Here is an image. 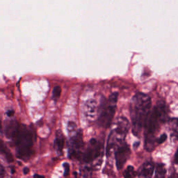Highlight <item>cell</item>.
Wrapping results in <instances>:
<instances>
[{
  "label": "cell",
  "mask_w": 178,
  "mask_h": 178,
  "mask_svg": "<svg viewBox=\"0 0 178 178\" xmlns=\"http://www.w3.org/2000/svg\"><path fill=\"white\" fill-rule=\"evenodd\" d=\"M168 120V109L163 102H160L151 111L145 125V148L152 152L155 148L157 141L155 134L160 125Z\"/></svg>",
  "instance_id": "obj_1"
},
{
  "label": "cell",
  "mask_w": 178,
  "mask_h": 178,
  "mask_svg": "<svg viewBox=\"0 0 178 178\" xmlns=\"http://www.w3.org/2000/svg\"><path fill=\"white\" fill-rule=\"evenodd\" d=\"M151 100L147 95L137 93L133 97L130 104V114L132 122V132L139 136L150 114Z\"/></svg>",
  "instance_id": "obj_2"
},
{
  "label": "cell",
  "mask_w": 178,
  "mask_h": 178,
  "mask_svg": "<svg viewBox=\"0 0 178 178\" xmlns=\"http://www.w3.org/2000/svg\"><path fill=\"white\" fill-rule=\"evenodd\" d=\"M34 134L24 125H20L19 130L13 139L16 148V156L19 159L27 160L31 155Z\"/></svg>",
  "instance_id": "obj_3"
},
{
  "label": "cell",
  "mask_w": 178,
  "mask_h": 178,
  "mask_svg": "<svg viewBox=\"0 0 178 178\" xmlns=\"http://www.w3.org/2000/svg\"><path fill=\"white\" fill-rule=\"evenodd\" d=\"M118 93H114L109 97V100L102 102L98 109V124L101 127L107 128L110 126L116 111Z\"/></svg>",
  "instance_id": "obj_4"
},
{
  "label": "cell",
  "mask_w": 178,
  "mask_h": 178,
  "mask_svg": "<svg viewBox=\"0 0 178 178\" xmlns=\"http://www.w3.org/2000/svg\"><path fill=\"white\" fill-rule=\"evenodd\" d=\"M131 154L130 149L128 145L123 143V144L117 147V149L115 152V159H116V167L118 170L123 168L125 163Z\"/></svg>",
  "instance_id": "obj_5"
},
{
  "label": "cell",
  "mask_w": 178,
  "mask_h": 178,
  "mask_svg": "<svg viewBox=\"0 0 178 178\" xmlns=\"http://www.w3.org/2000/svg\"><path fill=\"white\" fill-rule=\"evenodd\" d=\"M84 146L83 136H82V132L79 130L78 132L75 133L71 139V148L69 150V157L75 158L80 157V150L82 149Z\"/></svg>",
  "instance_id": "obj_6"
},
{
  "label": "cell",
  "mask_w": 178,
  "mask_h": 178,
  "mask_svg": "<svg viewBox=\"0 0 178 178\" xmlns=\"http://www.w3.org/2000/svg\"><path fill=\"white\" fill-rule=\"evenodd\" d=\"M101 152V147L98 144L95 138H91L90 141L89 147L86 150V152L82 156V159L86 162H90L96 159L100 155Z\"/></svg>",
  "instance_id": "obj_7"
},
{
  "label": "cell",
  "mask_w": 178,
  "mask_h": 178,
  "mask_svg": "<svg viewBox=\"0 0 178 178\" xmlns=\"http://www.w3.org/2000/svg\"><path fill=\"white\" fill-rule=\"evenodd\" d=\"M20 124L15 120H10L6 124L5 126V134L6 137L13 140L17 135L19 130Z\"/></svg>",
  "instance_id": "obj_8"
},
{
  "label": "cell",
  "mask_w": 178,
  "mask_h": 178,
  "mask_svg": "<svg viewBox=\"0 0 178 178\" xmlns=\"http://www.w3.org/2000/svg\"><path fill=\"white\" fill-rule=\"evenodd\" d=\"M85 114L89 119L93 120L96 116L98 111L97 102L94 100H89L85 104Z\"/></svg>",
  "instance_id": "obj_9"
},
{
  "label": "cell",
  "mask_w": 178,
  "mask_h": 178,
  "mask_svg": "<svg viewBox=\"0 0 178 178\" xmlns=\"http://www.w3.org/2000/svg\"><path fill=\"white\" fill-rule=\"evenodd\" d=\"M154 172V165L152 162H146L140 167L138 172V178H151Z\"/></svg>",
  "instance_id": "obj_10"
},
{
  "label": "cell",
  "mask_w": 178,
  "mask_h": 178,
  "mask_svg": "<svg viewBox=\"0 0 178 178\" xmlns=\"http://www.w3.org/2000/svg\"><path fill=\"white\" fill-rule=\"evenodd\" d=\"M0 154L4 155L8 162L13 161V157L12 153L1 140H0Z\"/></svg>",
  "instance_id": "obj_11"
},
{
  "label": "cell",
  "mask_w": 178,
  "mask_h": 178,
  "mask_svg": "<svg viewBox=\"0 0 178 178\" xmlns=\"http://www.w3.org/2000/svg\"><path fill=\"white\" fill-rule=\"evenodd\" d=\"M64 143L65 140L62 133L60 131L57 132V138H56L54 141V147H56V149L58 151H61L64 147Z\"/></svg>",
  "instance_id": "obj_12"
},
{
  "label": "cell",
  "mask_w": 178,
  "mask_h": 178,
  "mask_svg": "<svg viewBox=\"0 0 178 178\" xmlns=\"http://www.w3.org/2000/svg\"><path fill=\"white\" fill-rule=\"evenodd\" d=\"M166 170L164 164L159 163L156 167V173L154 178H164L165 175H166Z\"/></svg>",
  "instance_id": "obj_13"
},
{
  "label": "cell",
  "mask_w": 178,
  "mask_h": 178,
  "mask_svg": "<svg viewBox=\"0 0 178 178\" xmlns=\"http://www.w3.org/2000/svg\"><path fill=\"white\" fill-rule=\"evenodd\" d=\"M169 125L172 131V134L178 140V119L172 118L169 120Z\"/></svg>",
  "instance_id": "obj_14"
},
{
  "label": "cell",
  "mask_w": 178,
  "mask_h": 178,
  "mask_svg": "<svg viewBox=\"0 0 178 178\" xmlns=\"http://www.w3.org/2000/svg\"><path fill=\"white\" fill-rule=\"evenodd\" d=\"M123 176L125 178H134L136 176V172L134 170V167L129 166L124 171Z\"/></svg>",
  "instance_id": "obj_15"
},
{
  "label": "cell",
  "mask_w": 178,
  "mask_h": 178,
  "mask_svg": "<svg viewBox=\"0 0 178 178\" xmlns=\"http://www.w3.org/2000/svg\"><path fill=\"white\" fill-rule=\"evenodd\" d=\"M61 93V89L60 86H57L54 88L52 90V98L54 100H57L60 97Z\"/></svg>",
  "instance_id": "obj_16"
},
{
  "label": "cell",
  "mask_w": 178,
  "mask_h": 178,
  "mask_svg": "<svg viewBox=\"0 0 178 178\" xmlns=\"http://www.w3.org/2000/svg\"><path fill=\"white\" fill-rule=\"evenodd\" d=\"M92 176V172L89 168H86L82 171V178H91Z\"/></svg>",
  "instance_id": "obj_17"
},
{
  "label": "cell",
  "mask_w": 178,
  "mask_h": 178,
  "mask_svg": "<svg viewBox=\"0 0 178 178\" xmlns=\"http://www.w3.org/2000/svg\"><path fill=\"white\" fill-rule=\"evenodd\" d=\"M64 175L65 177H67L70 174V165L68 163H64Z\"/></svg>",
  "instance_id": "obj_18"
},
{
  "label": "cell",
  "mask_w": 178,
  "mask_h": 178,
  "mask_svg": "<svg viewBox=\"0 0 178 178\" xmlns=\"http://www.w3.org/2000/svg\"><path fill=\"white\" fill-rule=\"evenodd\" d=\"M76 129V125L73 123V122H70L68 124V132L70 133L73 132Z\"/></svg>",
  "instance_id": "obj_19"
},
{
  "label": "cell",
  "mask_w": 178,
  "mask_h": 178,
  "mask_svg": "<svg viewBox=\"0 0 178 178\" xmlns=\"http://www.w3.org/2000/svg\"><path fill=\"white\" fill-rule=\"evenodd\" d=\"M167 139V135L166 134H163L157 139V144H161L164 143L165 141Z\"/></svg>",
  "instance_id": "obj_20"
},
{
  "label": "cell",
  "mask_w": 178,
  "mask_h": 178,
  "mask_svg": "<svg viewBox=\"0 0 178 178\" xmlns=\"http://www.w3.org/2000/svg\"><path fill=\"white\" fill-rule=\"evenodd\" d=\"M5 176V169L2 165L0 163V178H3Z\"/></svg>",
  "instance_id": "obj_21"
},
{
  "label": "cell",
  "mask_w": 178,
  "mask_h": 178,
  "mask_svg": "<svg viewBox=\"0 0 178 178\" xmlns=\"http://www.w3.org/2000/svg\"><path fill=\"white\" fill-rule=\"evenodd\" d=\"M174 162L176 164H178V148L177 151H176V153L175 154V158H174Z\"/></svg>",
  "instance_id": "obj_22"
},
{
  "label": "cell",
  "mask_w": 178,
  "mask_h": 178,
  "mask_svg": "<svg viewBox=\"0 0 178 178\" xmlns=\"http://www.w3.org/2000/svg\"><path fill=\"white\" fill-rule=\"evenodd\" d=\"M14 114H15V112H14V111H13V110L8 111H7V113H6L7 116H9V117H12L14 115Z\"/></svg>",
  "instance_id": "obj_23"
},
{
  "label": "cell",
  "mask_w": 178,
  "mask_h": 178,
  "mask_svg": "<svg viewBox=\"0 0 178 178\" xmlns=\"http://www.w3.org/2000/svg\"><path fill=\"white\" fill-rule=\"evenodd\" d=\"M23 171H24V173L25 174V175H27V174H28L29 172V168L25 167V168H24V170H23Z\"/></svg>",
  "instance_id": "obj_24"
},
{
  "label": "cell",
  "mask_w": 178,
  "mask_h": 178,
  "mask_svg": "<svg viewBox=\"0 0 178 178\" xmlns=\"http://www.w3.org/2000/svg\"><path fill=\"white\" fill-rule=\"evenodd\" d=\"M34 178H45V177H44V176H43V175L36 174V175H34Z\"/></svg>",
  "instance_id": "obj_25"
},
{
  "label": "cell",
  "mask_w": 178,
  "mask_h": 178,
  "mask_svg": "<svg viewBox=\"0 0 178 178\" xmlns=\"http://www.w3.org/2000/svg\"><path fill=\"white\" fill-rule=\"evenodd\" d=\"M168 178H178V175H177V174L174 173V174H172V175H170Z\"/></svg>",
  "instance_id": "obj_26"
},
{
  "label": "cell",
  "mask_w": 178,
  "mask_h": 178,
  "mask_svg": "<svg viewBox=\"0 0 178 178\" xmlns=\"http://www.w3.org/2000/svg\"><path fill=\"white\" fill-rule=\"evenodd\" d=\"M139 144H140V143H138V142H137V143H134V148H136V147H137L138 146V145H139Z\"/></svg>",
  "instance_id": "obj_27"
},
{
  "label": "cell",
  "mask_w": 178,
  "mask_h": 178,
  "mask_svg": "<svg viewBox=\"0 0 178 178\" xmlns=\"http://www.w3.org/2000/svg\"><path fill=\"white\" fill-rule=\"evenodd\" d=\"M2 132V127H1V121H0V132Z\"/></svg>",
  "instance_id": "obj_28"
},
{
  "label": "cell",
  "mask_w": 178,
  "mask_h": 178,
  "mask_svg": "<svg viewBox=\"0 0 178 178\" xmlns=\"http://www.w3.org/2000/svg\"><path fill=\"white\" fill-rule=\"evenodd\" d=\"M74 175H75V177H77V173L76 172H74Z\"/></svg>",
  "instance_id": "obj_29"
}]
</instances>
